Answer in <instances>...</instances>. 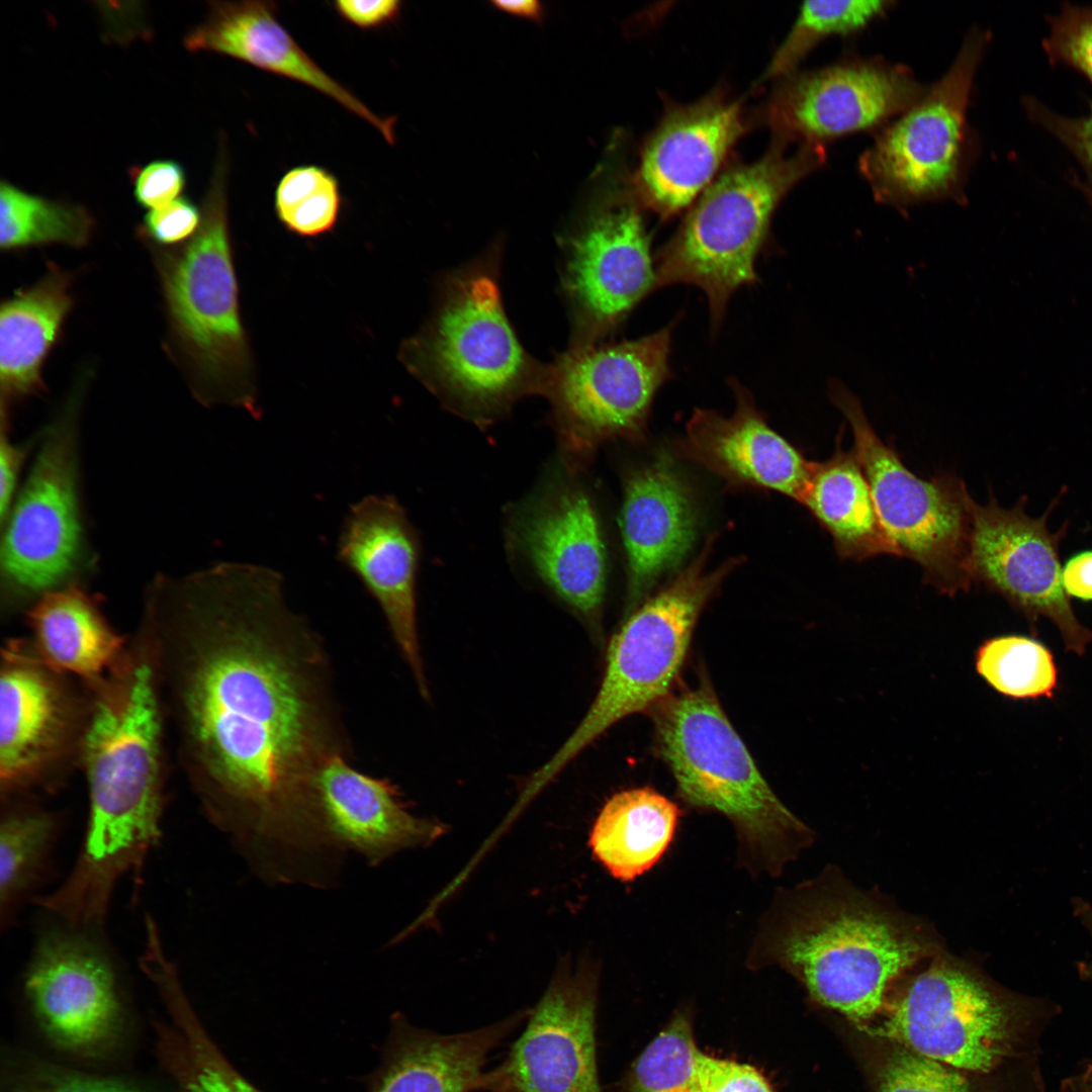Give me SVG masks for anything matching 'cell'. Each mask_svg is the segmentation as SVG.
I'll return each instance as SVG.
<instances>
[{"mask_svg": "<svg viewBox=\"0 0 1092 1092\" xmlns=\"http://www.w3.org/2000/svg\"><path fill=\"white\" fill-rule=\"evenodd\" d=\"M135 641L204 816L260 877L320 862V777L352 748L326 642L283 575L234 561L156 575Z\"/></svg>", "mask_w": 1092, "mask_h": 1092, "instance_id": "obj_1", "label": "cell"}, {"mask_svg": "<svg viewBox=\"0 0 1092 1092\" xmlns=\"http://www.w3.org/2000/svg\"><path fill=\"white\" fill-rule=\"evenodd\" d=\"M81 760L88 819L77 859L35 903L70 925L102 929L117 884L138 879L161 837L163 711L152 666L131 648L90 684Z\"/></svg>", "mask_w": 1092, "mask_h": 1092, "instance_id": "obj_2", "label": "cell"}, {"mask_svg": "<svg viewBox=\"0 0 1092 1092\" xmlns=\"http://www.w3.org/2000/svg\"><path fill=\"white\" fill-rule=\"evenodd\" d=\"M755 948L758 962L789 971L816 1002L859 1026L880 1012L896 977L942 950L928 923L834 868L776 900Z\"/></svg>", "mask_w": 1092, "mask_h": 1092, "instance_id": "obj_3", "label": "cell"}, {"mask_svg": "<svg viewBox=\"0 0 1092 1092\" xmlns=\"http://www.w3.org/2000/svg\"><path fill=\"white\" fill-rule=\"evenodd\" d=\"M226 174V154L221 148L198 230L183 244L158 248L156 266L170 346L195 397L209 406L241 407L257 418L258 389L240 311Z\"/></svg>", "mask_w": 1092, "mask_h": 1092, "instance_id": "obj_4", "label": "cell"}, {"mask_svg": "<svg viewBox=\"0 0 1092 1092\" xmlns=\"http://www.w3.org/2000/svg\"><path fill=\"white\" fill-rule=\"evenodd\" d=\"M650 712L657 752L679 796L726 816L751 867L777 875L809 845L810 829L766 783L706 677Z\"/></svg>", "mask_w": 1092, "mask_h": 1092, "instance_id": "obj_5", "label": "cell"}, {"mask_svg": "<svg viewBox=\"0 0 1092 1092\" xmlns=\"http://www.w3.org/2000/svg\"><path fill=\"white\" fill-rule=\"evenodd\" d=\"M1057 1012L941 950L873 1032L954 1069L988 1074L1014 1060L1037 1064L1040 1035Z\"/></svg>", "mask_w": 1092, "mask_h": 1092, "instance_id": "obj_6", "label": "cell"}, {"mask_svg": "<svg viewBox=\"0 0 1092 1092\" xmlns=\"http://www.w3.org/2000/svg\"><path fill=\"white\" fill-rule=\"evenodd\" d=\"M786 147L777 141L759 160L734 166L715 179L657 253L656 288H700L714 332L732 294L759 280L755 261L779 204L826 160L823 146L801 145L792 154H786Z\"/></svg>", "mask_w": 1092, "mask_h": 1092, "instance_id": "obj_7", "label": "cell"}, {"mask_svg": "<svg viewBox=\"0 0 1092 1092\" xmlns=\"http://www.w3.org/2000/svg\"><path fill=\"white\" fill-rule=\"evenodd\" d=\"M710 544L667 585L632 611L613 635L595 700L566 741L531 776L526 795H536L612 725L650 711L671 693L700 614L738 564L732 559L708 569Z\"/></svg>", "mask_w": 1092, "mask_h": 1092, "instance_id": "obj_8", "label": "cell"}, {"mask_svg": "<svg viewBox=\"0 0 1092 1092\" xmlns=\"http://www.w3.org/2000/svg\"><path fill=\"white\" fill-rule=\"evenodd\" d=\"M83 383L40 432L24 485L2 523L1 594L9 608L77 584L90 566L80 499Z\"/></svg>", "mask_w": 1092, "mask_h": 1092, "instance_id": "obj_9", "label": "cell"}, {"mask_svg": "<svg viewBox=\"0 0 1092 1092\" xmlns=\"http://www.w3.org/2000/svg\"><path fill=\"white\" fill-rule=\"evenodd\" d=\"M828 395L850 425L853 451L898 556L919 564L925 581L943 594L969 590L974 500L964 481L950 472L919 478L879 438L859 398L843 382L830 379Z\"/></svg>", "mask_w": 1092, "mask_h": 1092, "instance_id": "obj_10", "label": "cell"}, {"mask_svg": "<svg viewBox=\"0 0 1092 1092\" xmlns=\"http://www.w3.org/2000/svg\"><path fill=\"white\" fill-rule=\"evenodd\" d=\"M987 41L985 31H971L941 78L879 129L858 162L876 201L898 210L963 201L973 156L968 105Z\"/></svg>", "mask_w": 1092, "mask_h": 1092, "instance_id": "obj_11", "label": "cell"}, {"mask_svg": "<svg viewBox=\"0 0 1092 1092\" xmlns=\"http://www.w3.org/2000/svg\"><path fill=\"white\" fill-rule=\"evenodd\" d=\"M405 366L431 387L475 406L503 403L540 380L503 308L494 277L454 278L430 324L401 348Z\"/></svg>", "mask_w": 1092, "mask_h": 1092, "instance_id": "obj_12", "label": "cell"}, {"mask_svg": "<svg viewBox=\"0 0 1092 1092\" xmlns=\"http://www.w3.org/2000/svg\"><path fill=\"white\" fill-rule=\"evenodd\" d=\"M90 701L24 643L2 648L0 785L2 798L51 788L81 759Z\"/></svg>", "mask_w": 1092, "mask_h": 1092, "instance_id": "obj_13", "label": "cell"}, {"mask_svg": "<svg viewBox=\"0 0 1092 1092\" xmlns=\"http://www.w3.org/2000/svg\"><path fill=\"white\" fill-rule=\"evenodd\" d=\"M673 324L636 340L579 345L546 380L567 430L585 445L640 439L652 400L671 377Z\"/></svg>", "mask_w": 1092, "mask_h": 1092, "instance_id": "obj_14", "label": "cell"}, {"mask_svg": "<svg viewBox=\"0 0 1092 1092\" xmlns=\"http://www.w3.org/2000/svg\"><path fill=\"white\" fill-rule=\"evenodd\" d=\"M1023 496L1011 509L990 495L986 505L973 503L969 572L972 580L1002 596L1030 624L1051 620L1068 650L1083 654L1092 632L1077 619L1062 581L1059 547L1067 525L1057 532L1048 517L1058 499L1040 517L1025 513Z\"/></svg>", "mask_w": 1092, "mask_h": 1092, "instance_id": "obj_15", "label": "cell"}, {"mask_svg": "<svg viewBox=\"0 0 1092 1092\" xmlns=\"http://www.w3.org/2000/svg\"><path fill=\"white\" fill-rule=\"evenodd\" d=\"M599 977L590 963L564 964L529 1011L483 1092H605L597 1050Z\"/></svg>", "mask_w": 1092, "mask_h": 1092, "instance_id": "obj_16", "label": "cell"}, {"mask_svg": "<svg viewBox=\"0 0 1092 1092\" xmlns=\"http://www.w3.org/2000/svg\"><path fill=\"white\" fill-rule=\"evenodd\" d=\"M768 103L778 142L825 147L841 136L880 129L926 92L904 65L877 58H850L792 73Z\"/></svg>", "mask_w": 1092, "mask_h": 1092, "instance_id": "obj_17", "label": "cell"}, {"mask_svg": "<svg viewBox=\"0 0 1092 1092\" xmlns=\"http://www.w3.org/2000/svg\"><path fill=\"white\" fill-rule=\"evenodd\" d=\"M39 931L25 973L24 991L40 1025L63 1048L102 1045L121 1019L118 976L102 929L59 919Z\"/></svg>", "mask_w": 1092, "mask_h": 1092, "instance_id": "obj_18", "label": "cell"}, {"mask_svg": "<svg viewBox=\"0 0 1092 1092\" xmlns=\"http://www.w3.org/2000/svg\"><path fill=\"white\" fill-rule=\"evenodd\" d=\"M637 200L627 194L604 200L569 241L565 286L584 337L580 345L613 332L656 288L651 239Z\"/></svg>", "mask_w": 1092, "mask_h": 1092, "instance_id": "obj_19", "label": "cell"}, {"mask_svg": "<svg viewBox=\"0 0 1092 1092\" xmlns=\"http://www.w3.org/2000/svg\"><path fill=\"white\" fill-rule=\"evenodd\" d=\"M337 553L378 604L422 698L429 700L417 627L419 541L403 508L393 496L379 494L352 505Z\"/></svg>", "mask_w": 1092, "mask_h": 1092, "instance_id": "obj_20", "label": "cell"}, {"mask_svg": "<svg viewBox=\"0 0 1092 1092\" xmlns=\"http://www.w3.org/2000/svg\"><path fill=\"white\" fill-rule=\"evenodd\" d=\"M743 130L740 104L720 95L673 108L643 148L638 200L662 218L693 205Z\"/></svg>", "mask_w": 1092, "mask_h": 1092, "instance_id": "obj_21", "label": "cell"}, {"mask_svg": "<svg viewBox=\"0 0 1092 1092\" xmlns=\"http://www.w3.org/2000/svg\"><path fill=\"white\" fill-rule=\"evenodd\" d=\"M730 384L736 399L733 414L696 410L679 443L680 454L731 485L770 489L801 503L813 462L766 424L738 381Z\"/></svg>", "mask_w": 1092, "mask_h": 1092, "instance_id": "obj_22", "label": "cell"}, {"mask_svg": "<svg viewBox=\"0 0 1092 1092\" xmlns=\"http://www.w3.org/2000/svg\"><path fill=\"white\" fill-rule=\"evenodd\" d=\"M318 798L332 848L342 857L358 854L371 867L402 850L428 845L444 832L435 820L412 814L389 779L361 772L347 757L324 768Z\"/></svg>", "mask_w": 1092, "mask_h": 1092, "instance_id": "obj_23", "label": "cell"}, {"mask_svg": "<svg viewBox=\"0 0 1092 1092\" xmlns=\"http://www.w3.org/2000/svg\"><path fill=\"white\" fill-rule=\"evenodd\" d=\"M273 1H211L206 19L184 37L188 51H208L293 80L333 99L393 144L394 117H381L325 72L279 22Z\"/></svg>", "mask_w": 1092, "mask_h": 1092, "instance_id": "obj_24", "label": "cell"}, {"mask_svg": "<svg viewBox=\"0 0 1092 1092\" xmlns=\"http://www.w3.org/2000/svg\"><path fill=\"white\" fill-rule=\"evenodd\" d=\"M697 528L692 494L668 457L661 455L631 474L621 513L628 611H634L657 580L682 562Z\"/></svg>", "mask_w": 1092, "mask_h": 1092, "instance_id": "obj_25", "label": "cell"}, {"mask_svg": "<svg viewBox=\"0 0 1092 1092\" xmlns=\"http://www.w3.org/2000/svg\"><path fill=\"white\" fill-rule=\"evenodd\" d=\"M518 533L540 577L579 614L596 621L605 595L606 553L589 498L574 488L561 489L528 510Z\"/></svg>", "mask_w": 1092, "mask_h": 1092, "instance_id": "obj_26", "label": "cell"}, {"mask_svg": "<svg viewBox=\"0 0 1092 1092\" xmlns=\"http://www.w3.org/2000/svg\"><path fill=\"white\" fill-rule=\"evenodd\" d=\"M519 1011L486 1026L440 1033L395 1015L369 1092H483L489 1058L527 1018Z\"/></svg>", "mask_w": 1092, "mask_h": 1092, "instance_id": "obj_27", "label": "cell"}, {"mask_svg": "<svg viewBox=\"0 0 1092 1092\" xmlns=\"http://www.w3.org/2000/svg\"><path fill=\"white\" fill-rule=\"evenodd\" d=\"M73 302L71 276L54 265L37 282L1 303V403L43 389L42 366Z\"/></svg>", "mask_w": 1092, "mask_h": 1092, "instance_id": "obj_28", "label": "cell"}, {"mask_svg": "<svg viewBox=\"0 0 1092 1092\" xmlns=\"http://www.w3.org/2000/svg\"><path fill=\"white\" fill-rule=\"evenodd\" d=\"M33 650L53 669L86 684L105 676L126 652L97 600L78 584L49 592L28 611Z\"/></svg>", "mask_w": 1092, "mask_h": 1092, "instance_id": "obj_29", "label": "cell"}, {"mask_svg": "<svg viewBox=\"0 0 1092 1092\" xmlns=\"http://www.w3.org/2000/svg\"><path fill=\"white\" fill-rule=\"evenodd\" d=\"M801 504L833 540L842 559L861 561L897 555L880 521L869 482L852 450L839 445L824 462H813Z\"/></svg>", "mask_w": 1092, "mask_h": 1092, "instance_id": "obj_30", "label": "cell"}, {"mask_svg": "<svg viewBox=\"0 0 1092 1092\" xmlns=\"http://www.w3.org/2000/svg\"><path fill=\"white\" fill-rule=\"evenodd\" d=\"M678 818L677 805L649 787L617 793L593 826V854L615 878L634 880L665 852Z\"/></svg>", "mask_w": 1092, "mask_h": 1092, "instance_id": "obj_31", "label": "cell"}, {"mask_svg": "<svg viewBox=\"0 0 1092 1092\" xmlns=\"http://www.w3.org/2000/svg\"><path fill=\"white\" fill-rule=\"evenodd\" d=\"M0 926L9 929L49 873L62 832L61 817L23 796L2 798Z\"/></svg>", "mask_w": 1092, "mask_h": 1092, "instance_id": "obj_32", "label": "cell"}, {"mask_svg": "<svg viewBox=\"0 0 1092 1092\" xmlns=\"http://www.w3.org/2000/svg\"><path fill=\"white\" fill-rule=\"evenodd\" d=\"M160 995L177 1027L167 1036L164 1054L184 1092H261L225 1060L207 1036L181 982L166 984Z\"/></svg>", "mask_w": 1092, "mask_h": 1092, "instance_id": "obj_33", "label": "cell"}, {"mask_svg": "<svg viewBox=\"0 0 1092 1092\" xmlns=\"http://www.w3.org/2000/svg\"><path fill=\"white\" fill-rule=\"evenodd\" d=\"M93 217L81 205L30 194L2 180L0 247L3 251L62 244L82 248L89 243Z\"/></svg>", "mask_w": 1092, "mask_h": 1092, "instance_id": "obj_34", "label": "cell"}, {"mask_svg": "<svg viewBox=\"0 0 1092 1092\" xmlns=\"http://www.w3.org/2000/svg\"><path fill=\"white\" fill-rule=\"evenodd\" d=\"M978 674L997 693L1016 700L1052 698L1058 689V668L1052 651L1023 635L985 640L975 654Z\"/></svg>", "mask_w": 1092, "mask_h": 1092, "instance_id": "obj_35", "label": "cell"}, {"mask_svg": "<svg viewBox=\"0 0 1092 1092\" xmlns=\"http://www.w3.org/2000/svg\"><path fill=\"white\" fill-rule=\"evenodd\" d=\"M892 1H806L785 39L774 55L764 78L787 77L822 40L863 30L884 16Z\"/></svg>", "mask_w": 1092, "mask_h": 1092, "instance_id": "obj_36", "label": "cell"}, {"mask_svg": "<svg viewBox=\"0 0 1092 1092\" xmlns=\"http://www.w3.org/2000/svg\"><path fill=\"white\" fill-rule=\"evenodd\" d=\"M702 1054L690 1015L677 1012L633 1063L625 1092H698Z\"/></svg>", "mask_w": 1092, "mask_h": 1092, "instance_id": "obj_37", "label": "cell"}, {"mask_svg": "<svg viewBox=\"0 0 1092 1092\" xmlns=\"http://www.w3.org/2000/svg\"><path fill=\"white\" fill-rule=\"evenodd\" d=\"M342 195L337 177L316 165L298 166L279 180L274 209L290 233L316 238L333 231L338 222Z\"/></svg>", "mask_w": 1092, "mask_h": 1092, "instance_id": "obj_38", "label": "cell"}, {"mask_svg": "<svg viewBox=\"0 0 1092 1092\" xmlns=\"http://www.w3.org/2000/svg\"><path fill=\"white\" fill-rule=\"evenodd\" d=\"M879 1092H974L954 1068L902 1045L886 1057L878 1075Z\"/></svg>", "mask_w": 1092, "mask_h": 1092, "instance_id": "obj_39", "label": "cell"}, {"mask_svg": "<svg viewBox=\"0 0 1092 1092\" xmlns=\"http://www.w3.org/2000/svg\"><path fill=\"white\" fill-rule=\"evenodd\" d=\"M1049 26L1042 44L1051 63L1073 67L1092 83V6L1065 3Z\"/></svg>", "mask_w": 1092, "mask_h": 1092, "instance_id": "obj_40", "label": "cell"}, {"mask_svg": "<svg viewBox=\"0 0 1092 1092\" xmlns=\"http://www.w3.org/2000/svg\"><path fill=\"white\" fill-rule=\"evenodd\" d=\"M1024 107L1029 117L1056 136L1075 156L1087 174L1084 182L1092 188V105L1084 116L1056 113L1035 98L1027 97Z\"/></svg>", "mask_w": 1092, "mask_h": 1092, "instance_id": "obj_41", "label": "cell"}, {"mask_svg": "<svg viewBox=\"0 0 1092 1092\" xmlns=\"http://www.w3.org/2000/svg\"><path fill=\"white\" fill-rule=\"evenodd\" d=\"M201 210L185 197L155 209L144 217L141 235L152 243L174 247L188 241L198 230Z\"/></svg>", "mask_w": 1092, "mask_h": 1092, "instance_id": "obj_42", "label": "cell"}, {"mask_svg": "<svg viewBox=\"0 0 1092 1092\" xmlns=\"http://www.w3.org/2000/svg\"><path fill=\"white\" fill-rule=\"evenodd\" d=\"M698 1092H772V1089L753 1066L703 1053Z\"/></svg>", "mask_w": 1092, "mask_h": 1092, "instance_id": "obj_43", "label": "cell"}, {"mask_svg": "<svg viewBox=\"0 0 1092 1092\" xmlns=\"http://www.w3.org/2000/svg\"><path fill=\"white\" fill-rule=\"evenodd\" d=\"M182 166L171 160H160L140 168L133 176V195L146 208H159L175 199L185 187Z\"/></svg>", "mask_w": 1092, "mask_h": 1092, "instance_id": "obj_44", "label": "cell"}, {"mask_svg": "<svg viewBox=\"0 0 1092 1092\" xmlns=\"http://www.w3.org/2000/svg\"><path fill=\"white\" fill-rule=\"evenodd\" d=\"M16 1092V1091H15ZM17 1092H141L114 1080L92 1077L61 1068L41 1066L19 1083Z\"/></svg>", "mask_w": 1092, "mask_h": 1092, "instance_id": "obj_45", "label": "cell"}, {"mask_svg": "<svg viewBox=\"0 0 1092 1092\" xmlns=\"http://www.w3.org/2000/svg\"><path fill=\"white\" fill-rule=\"evenodd\" d=\"M6 410L1 405V442H0V518L5 521L16 497V486L21 464L26 450L14 444L8 435Z\"/></svg>", "mask_w": 1092, "mask_h": 1092, "instance_id": "obj_46", "label": "cell"}, {"mask_svg": "<svg viewBox=\"0 0 1092 1092\" xmlns=\"http://www.w3.org/2000/svg\"><path fill=\"white\" fill-rule=\"evenodd\" d=\"M333 5L345 21L361 29H371L395 20L399 14L401 2L399 0H338Z\"/></svg>", "mask_w": 1092, "mask_h": 1092, "instance_id": "obj_47", "label": "cell"}, {"mask_svg": "<svg viewBox=\"0 0 1092 1092\" xmlns=\"http://www.w3.org/2000/svg\"><path fill=\"white\" fill-rule=\"evenodd\" d=\"M1062 581L1069 598L1092 602V549L1071 556L1062 567Z\"/></svg>", "mask_w": 1092, "mask_h": 1092, "instance_id": "obj_48", "label": "cell"}, {"mask_svg": "<svg viewBox=\"0 0 1092 1092\" xmlns=\"http://www.w3.org/2000/svg\"><path fill=\"white\" fill-rule=\"evenodd\" d=\"M491 4L507 13L540 22L544 16L543 5L536 0H495Z\"/></svg>", "mask_w": 1092, "mask_h": 1092, "instance_id": "obj_49", "label": "cell"}, {"mask_svg": "<svg viewBox=\"0 0 1092 1092\" xmlns=\"http://www.w3.org/2000/svg\"><path fill=\"white\" fill-rule=\"evenodd\" d=\"M1073 908L1074 914L1092 937V906L1083 899L1076 898L1073 901ZM1078 972L1083 980H1092V957L1078 965Z\"/></svg>", "mask_w": 1092, "mask_h": 1092, "instance_id": "obj_50", "label": "cell"}, {"mask_svg": "<svg viewBox=\"0 0 1092 1092\" xmlns=\"http://www.w3.org/2000/svg\"><path fill=\"white\" fill-rule=\"evenodd\" d=\"M1061 1092H1092V1061L1085 1064L1077 1074L1065 1079Z\"/></svg>", "mask_w": 1092, "mask_h": 1092, "instance_id": "obj_51", "label": "cell"}, {"mask_svg": "<svg viewBox=\"0 0 1092 1092\" xmlns=\"http://www.w3.org/2000/svg\"><path fill=\"white\" fill-rule=\"evenodd\" d=\"M1076 183H1077V186H1079V188L1082 190V192L1086 195L1088 201L1092 205V188L1087 186L1085 183L1081 182L1079 179H1075V184Z\"/></svg>", "mask_w": 1092, "mask_h": 1092, "instance_id": "obj_52", "label": "cell"}]
</instances>
